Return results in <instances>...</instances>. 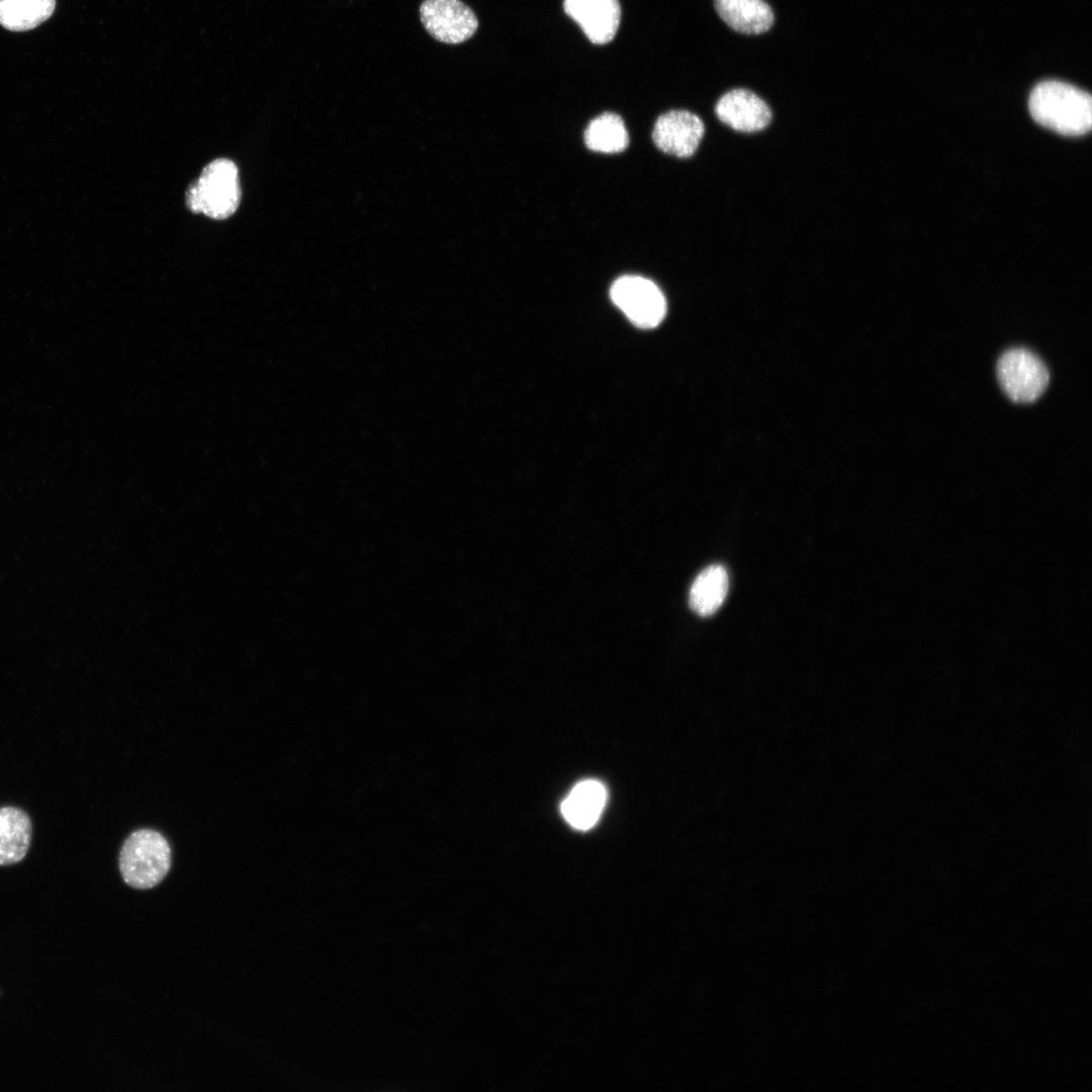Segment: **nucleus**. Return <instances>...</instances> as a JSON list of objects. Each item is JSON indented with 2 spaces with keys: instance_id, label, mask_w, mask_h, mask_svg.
<instances>
[{
  "instance_id": "6e6552de",
  "label": "nucleus",
  "mask_w": 1092,
  "mask_h": 1092,
  "mask_svg": "<svg viewBox=\"0 0 1092 1092\" xmlns=\"http://www.w3.org/2000/svg\"><path fill=\"white\" fill-rule=\"evenodd\" d=\"M563 8L593 43L605 44L617 33L621 20L618 0H564Z\"/></svg>"
},
{
  "instance_id": "9b49d317",
  "label": "nucleus",
  "mask_w": 1092,
  "mask_h": 1092,
  "mask_svg": "<svg viewBox=\"0 0 1092 1092\" xmlns=\"http://www.w3.org/2000/svg\"><path fill=\"white\" fill-rule=\"evenodd\" d=\"M714 6L728 26L744 34L763 33L775 20L774 12L764 0H714Z\"/></svg>"
},
{
  "instance_id": "ddd939ff",
  "label": "nucleus",
  "mask_w": 1092,
  "mask_h": 1092,
  "mask_svg": "<svg viewBox=\"0 0 1092 1092\" xmlns=\"http://www.w3.org/2000/svg\"><path fill=\"white\" fill-rule=\"evenodd\" d=\"M729 586L727 570L719 564L710 565L693 582L689 603L701 616L714 614L723 604Z\"/></svg>"
},
{
  "instance_id": "f8f14e48",
  "label": "nucleus",
  "mask_w": 1092,
  "mask_h": 1092,
  "mask_svg": "<svg viewBox=\"0 0 1092 1092\" xmlns=\"http://www.w3.org/2000/svg\"><path fill=\"white\" fill-rule=\"evenodd\" d=\"M32 834L28 814L20 808H0V866L19 862L26 855Z\"/></svg>"
},
{
  "instance_id": "0eeeda50",
  "label": "nucleus",
  "mask_w": 1092,
  "mask_h": 1092,
  "mask_svg": "<svg viewBox=\"0 0 1092 1092\" xmlns=\"http://www.w3.org/2000/svg\"><path fill=\"white\" fill-rule=\"evenodd\" d=\"M704 129L703 121L696 114L687 110H671L658 117L652 139L662 152L687 158L698 149Z\"/></svg>"
},
{
  "instance_id": "4468645a",
  "label": "nucleus",
  "mask_w": 1092,
  "mask_h": 1092,
  "mask_svg": "<svg viewBox=\"0 0 1092 1092\" xmlns=\"http://www.w3.org/2000/svg\"><path fill=\"white\" fill-rule=\"evenodd\" d=\"M56 0H0V24L12 31L32 29L53 14Z\"/></svg>"
},
{
  "instance_id": "7ed1b4c3",
  "label": "nucleus",
  "mask_w": 1092,
  "mask_h": 1092,
  "mask_svg": "<svg viewBox=\"0 0 1092 1092\" xmlns=\"http://www.w3.org/2000/svg\"><path fill=\"white\" fill-rule=\"evenodd\" d=\"M241 194L236 164L228 159H216L206 165L199 178L190 185L186 202L194 213L223 219L235 213Z\"/></svg>"
},
{
  "instance_id": "9d476101",
  "label": "nucleus",
  "mask_w": 1092,
  "mask_h": 1092,
  "mask_svg": "<svg viewBox=\"0 0 1092 1092\" xmlns=\"http://www.w3.org/2000/svg\"><path fill=\"white\" fill-rule=\"evenodd\" d=\"M607 802L605 786L596 780L576 784L561 804V813L575 829L587 830L599 820Z\"/></svg>"
},
{
  "instance_id": "20e7f679",
  "label": "nucleus",
  "mask_w": 1092,
  "mask_h": 1092,
  "mask_svg": "<svg viewBox=\"0 0 1092 1092\" xmlns=\"http://www.w3.org/2000/svg\"><path fill=\"white\" fill-rule=\"evenodd\" d=\"M997 376L1004 392L1019 403L1037 399L1050 381L1043 362L1024 348H1013L1001 355L997 362Z\"/></svg>"
},
{
  "instance_id": "423d86ee",
  "label": "nucleus",
  "mask_w": 1092,
  "mask_h": 1092,
  "mask_svg": "<svg viewBox=\"0 0 1092 1092\" xmlns=\"http://www.w3.org/2000/svg\"><path fill=\"white\" fill-rule=\"evenodd\" d=\"M420 15L426 30L449 44L469 39L478 27L474 12L460 0H424Z\"/></svg>"
},
{
  "instance_id": "f03ea898",
  "label": "nucleus",
  "mask_w": 1092,
  "mask_h": 1092,
  "mask_svg": "<svg viewBox=\"0 0 1092 1092\" xmlns=\"http://www.w3.org/2000/svg\"><path fill=\"white\" fill-rule=\"evenodd\" d=\"M171 866L168 840L153 829H139L123 842L119 853V870L124 882L135 889L158 885Z\"/></svg>"
},
{
  "instance_id": "f257e3e1",
  "label": "nucleus",
  "mask_w": 1092,
  "mask_h": 1092,
  "mask_svg": "<svg viewBox=\"0 0 1092 1092\" xmlns=\"http://www.w3.org/2000/svg\"><path fill=\"white\" fill-rule=\"evenodd\" d=\"M1028 107L1036 122L1065 135H1082L1092 125L1091 96L1061 81L1038 83L1030 93Z\"/></svg>"
},
{
  "instance_id": "2eb2a0df",
  "label": "nucleus",
  "mask_w": 1092,
  "mask_h": 1092,
  "mask_svg": "<svg viewBox=\"0 0 1092 1092\" xmlns=\"http://www.w3.org/2000/svg\"><path fill=\"white\" fill-rule=\"evenodd\" d=\"M588 149L601 153H619L629 144L623 119L616 113L605 112L593 119L584 131Z\"/></svg>"
},
{
  "instance_id": "39448f33",
  "label": "nucleus",
  "mask_w": 1092,
  "mask_h": 1092,
  "mask_svg": "<svg viewBox=\"0 0 1092 1092\" xmlns=\"http://www.w3.org/2000/svg\"><path fill=\"white\" fill-rule=\"evenodd\" d=\"M610 295L630 322L639 328H655L665 316L664 295L655 283L644 277H620L613 283Z\"/></svg>"
},
{
  "instance_id": "1a4fd4ad",
  "label": "nucleus",
  "mask_w": 1092,
  "mask_h": 1092,
  "mask_svg": "<svg viewBox=\"0 0 1092 1092\" xmlns=\"http://www.w3.org/2000/svg\"><path fill=\"white\" fill-rule=\"evenodd\" d=\"M715 112L733 129L753 132L768 125L771 111L765 101L747 89H733L720 97Z\"/></svg>"
}]
</instances>
